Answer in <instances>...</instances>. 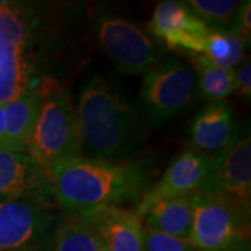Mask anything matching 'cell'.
I'll list each match as a JSON object with an SVG mask.
<instances>
[{
	"instance_id": "cell-24",
	"label": "cell",
	"mask_w": 251,
	"mask_h": 251,
	"mask_svg": "<svg viewBox=\"0 0 251 251\" xmlns=\"http://www.w3.org/2000/svg\"><path fill=\"white\" fill-rule=\"evenodd\" d=\"M0 147H9V145H7V140H6V116H4V105H0Z\"/></svg>"
},
{
	"instance_id": "cell-26",
	"label": "cell",
	"mask_w": 251,
	"mask_h": 251,
	"mask_svg": "<svg viewBox=\"0 0 251 251\" xmlns=\"http://www.w3.org/2000/svg\"><path fill=\"white\" fill-rule=\"evenodd\" d=\"M100 251H109V250L106 249V247H105V244H103V247H102V250H100Z\"/></svg>"
},
{
	"instance_id": "cell-13",
	"label": "cell",
	"mask_w": 251,
	"mask_h": 251,
	"mask_svg": "<svg viewBox=\"0 0 251 251\" xmlns=\"http://www.w3.org/2000/svg\"><path fill=\"white\" fill-rule=\"evenodd\" d=\"M109 251H145L143 218L122 206L112 205L87 212Z\"/></svg>"
},
{
	"instance_id": "cell-11",
	"label": "cell",
	"mask_w": 251,
	"mask_h": 251,
	"mask_svg": "<svg viewBox=\"0 0 251 251\" xmlns=\"http://www.w3.org/2000/svg\"><path fill=\"white\" fill-rule=\"evenodd\" d=\"M20 197H53L48 173L27 151L0 147V201Z\"/></svg>"
},
{
	"instance_id": "cell-16",
	"label": "cell",
	"mask_w": 251,
	"mask_h": 251,
	"mask_svg": "<svg viewBox=\"0 0 251 251\" xmlns=\"http://www.w3.org/2000/svg\"><path fill=\"white\" fill-rule=\"evenodd\" d=\"M103 242L87 214H72L56 226L46 251H100Z\"/></svg>"
},
{
	"instance_id": "cell-17",
	"label": "cell",
	"mask_w": 251,
	"mask_h": 251,
	"mask_svg": "<svg viewBox=\"0 0 251 251\" xmlns=\"http://www.w3.org/2000/svg\"><path fill=\"white\" fill-rule=\"evenodd\" d=\"M190 62L198 78V91L202 99L222 102L234 92V70L224 69L208 60L202 54H190Z\"/></svg>"
},
{
	"instance_id": "cell-12",
	"label": "cell",
	"mask_w": 251,
	"mask_h": 251,
	"mask_svg": "<svg viewBox=\"0 0 251 251\" xmlns=\"http://www.w3.org/2000/svg\"><path fill=\"white\" fill-rule=\"evenodd\" d=\"M237 135L233 110L224 100L208 103L194 116L190 126L193 150L206 156L227 150Z\"/></svg>"
},
{
	"instance_id": "cell-4",
	"label": "cell",
	"mask_w": 251,
	"mask_h": 251,
	"mask_svg": "<svg viewBox=\"0 0 251 251\" xmlns=\"http://www.w3.org/2000/svg\"><path fill=\"white\" fill-rule=\"evenodd\" d=\"M190 243L197 251H243L249 244L250 216L222 200L193 194Z\"/></svg>"
},
{
	"instance_id": "cell-22",
	"label": "cell",
	"mask_w": 251,
	"mask_h": 251,
	"mask_svg": "<svg viewBox=\"0 0 251 251\" xmlns=\"http://www.w3.org/2000/svg\"><path fill=\"white\" fill-rule=\"evenodd\" d=\"M233 32L234 35L239 36L244 44L250 42L251 34V1H242L240 7L237 10V14L233 21Z\"/></svg>"
},
{
	"instance_id": "cell-14",
	"label": "cell",
	"mask_w": 251,
	"mask_h": 251,
	"mask_svg": "<svg viewBox=\"0 0 251 251\" xmlns=\"http://www.w3.org/2000/svg\"><path fill=\"white\" fill-rule=\"evenodd\" d=\"M41 103V90L28 88L25 92L4 105L6 140L10 148L27 151L28 144L34 133Z\"/></svg>"
},
{
	"instance_id": "cell-10",
	"label": "cell",
	"mask_w": 251,
	"mask_h": 251,
	"mask_svg": "<svg viewBox=\"0 0 251 251\" xmlns=\"http://www.w3.org/2000/svg\"><path fill=\"white\" fill-rule=\"evenodd\" d=\"M208 163L209 156L194 150H187L180 153L168 166L161 179L153 184V187L144 193L135 214L143 218L148 209L161 201L197 193L205 179Z\"/></svg>"
},
{
	"instance_id": "cell-3",
	"label": "cell",
	"mask_w": 251,
	"mask_h": 251,
	"mask_svg": "<svg viewBox=\"0 0 251 251\" xmlns=\"http://www.w3.org/2000/svg\"><path fill=\"white\" fill-rule=\"evenodd\" d=\"M81 148L77 113L69 95L56 87L46 95L42 92V103L27 152L48 173L54 163L81 155Z\"/></svg>"
},
{
	"instance_id": "cell-25",
	"label": "cell",
	"mask_w": 251,
	"mask_h": 251,
	"mask_svg": "<svg viewBox=\"0 0 251 251\" xmlns=\"http://www.w3.org/2000/svg\"><path fill=\"white\" fill-rule=\"evenodd\" d=\"M14 251H46V244L45 243H38V244H34V246H28V247Z\"/></svg>"
},
{
	"instance_id": "cell-21",
	"label": "cell",
	"mask_w": 251,
	"mask_h": 251,
	"mask_svg": "<svg viewBox=\"0 0 251 251\" xmlns=\"http://www.w3.org/2000/svg\"><path fill=\"white\" fill-rule=\"evenodd\" d=\"M144 247L145 251H197L190 240L169 236L151 227L145 229Z\"/></svg>"
},
{
	"instance_id": "cell-1",
	"label": "cell",
	"mask_w": 251,
	"mask_h": 251,
	"mask_svg": "<svg viewBox=\"0 0 251 251\" xmlns=\"http://www.w3.org/2000/svg\"><path fill=\"white\" fill-rule=\"evenodd\" d=\"M48 177L59 205L70 214H87L144 196L150 172L141 162L77 155L50 166Z\"/></svg>"
},
{
	"instance_id": "cell-6",
	"label": "cell",
	"mask_w": 251,
	"mask_h": 251,
	"mask_svg": "<svg viewBox=\"0 0 251 251\" xmlns=\"http://www.w3.org/2000/svg\"><path fill=\"white\" fill-rule=\"evenodd\" d=\"M100 48L122 74L141 75L153 70L162 57L159 46L138 25L120 17L106 16L98 23Z\"/></svg>"
},
{
	"instance_id": "cell-20",
	"label": "cell",
	"mask_w": 251,
	"mask_h": 251,
	"mask_svg": "<svg viewBox=\"0 0 251 251\" xmlns=\"http://www.w3.org/2000/svg\"><path fill=\"white\" fill-rule=\"evenodd\" d=\"M194 14L206 23L212 21L221 25H232L242 1L236 0H190L184 1Z\"/></svg>"
},
{
	"instance_id": "cell-27",
	"label": "cell",
	"mask_w": 251,
	"mask_h": 251,
	"mask_svg": "<svg viewBox=\"0 0 251 251\" xmlns=\"http://www.w3.org/2000/svg\"><path fill=\"white\" fill-rule=\"evenodd\" d=\"M243 251H246V250H243Z\"/></svg>"
},
{
	"instance_id": "cell-9",
	"label": "cell",
	"mask_w": 251,
	"mask_h": 251,
	"mask_svg": "<svg viewBox=\"0 0 251 251\" xmlns=\"http://www.w3.org/2000/svg\"><path fill=\"white\" fill-rule=\"evenodd\" d=\"M148 29L166 46L190 54H201L206 36L212 31L186 3L166 0L159 3L148 23Z\"/></svg>"
},
{
	"instance_id": "cell-15",
	"label": "cell",
	"mask_w": 251,
	"mask_h": 251,
	"mask_svg": "<svg viewBox=\"0 0 251 251\" xmlns=\"http://www.w3.org/2000/svg\"><path fill=\"white\" fill-rule=\"evenodd\" d=\"M193 194H188L155 204L143 218L151 229L188 240L193 227Z\"/></svg>"
},
{
	"instance_id": "cell-18",
	"label": "cell",
	"mask_w": 251,
	"mask_h": 251,
	"mask_svg": "<svg viewBox=\"0 0 251 251\" xmlns=\"http://www.w3.org/2000/svg\"><path fill=\"white\" fill-rule=\"evenodd\" d=\"M32 21L23 7L0 1V49L27 50Z\"/></svg>"
},
{
	"instance_id": "cell-7",
	"label": "cell",
	"mask_w": 251,
	"mask_h": 251,
	"mask_svg": "<svg viewBox=\"0 0 251 251\" xmlns=\"http://www.w3.org/2000/svg\"><path fill=\"white\" fill-rule=\"evenodd\" d=\"M197 78L184 63L158 64L144 75L140 100L153 125H162L186 109L196 92Z\"/></svg>"
},
{
	"instance_id": "cell-19",
	"label": "cell",
	"mask_w": 251,
	"mask_h": 251,
	"mask_svg": "<svg viewBox=\"0 0 251 251\" xmlns=\"http://www.w3.org/2000/svg\"><path fill=\"white\" fill-rule=\"evenodd\" d=\"M246 52V44L239 36L229 31H211L206 36L202 56L224 69L233 70L242 62Z\"/></svg>"
},
{
	"instance_id": "cell-2",
	"label": "cell",
	"mask_w": 251,
	"mask_h": 251,
	"mask_svg": "<svg viewBox=\"0 0 251 251\" xmlns=\"http://www.w3.org/2000/svg\"><path fill=\"white\" fill-rule=\"evenodd\" d=\"M77 120L81 143L98 159H120L140 143L138 119L120 91L103 77H92L81 91Z\"/></svg>"
},
{
	"instance_id": "cell-23",
	"label": "cell",
	"mask_w": 251,
	"mask_h": 251,
	"mask_svg": "<svg viewBox=\"0 0 251 251\" xmlns=\"http://www.w3.org/2000/svg\"><path fill=\"white\" fill-rule=\"evenodd\" d=\"M234 74V92H237L243 98L251 97V63L247 60L233 72Z\"/></svg>"
},
{
	"instance_id": "cell-8",
	"label": "cell",
	"mask_w": 251,
	"mask_h": 251,
	"mask_svg": "<svg viewBox=\"0 0 251 251\" xmlns=\"http://www.w3.org/2000/svg\"><path fill=\"white\" fill-rule=\"evenodd\" d=\"M56 218L49 200L20 197L0 201V251L42 243Z\"/></svg>"
},
{
	"instance_id": "cell-5",
	"label": "cell",
	"mask_w": 251,
	"mask_h": 251,
	"mask_svg": "<svg viewBox=\"0 0 251 251\" xmlns=\"http://www.w3.org/2000/svg\"><path fill=\"white\" fill-rule=\"evenodd\" d=\"M197 193L222 200L244 215L251 211V138L249 133L209 158L205 179Z\"/></svg>"
}]
</instances>
